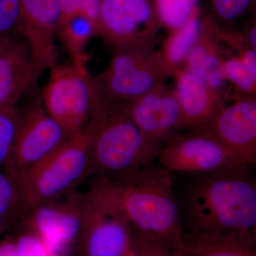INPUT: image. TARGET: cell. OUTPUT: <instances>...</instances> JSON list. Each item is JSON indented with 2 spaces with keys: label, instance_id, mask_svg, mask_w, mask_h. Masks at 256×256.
<instances>
[{
  "label": "cell",
  "instance_id": "1",
  "mask_svg": "<svg viewBox=\"0 0 256 256\" xmlns=\"http://www.w3.org/2000/svg\"><path fill=\"white\" fill-rule=\"evenodd\" d=\"M87 193L119 214L133 238L184 246L186 235L174 178L159 163L121 176L97 175Z\"/></svg>",
  "mask_w": 256,
  "mask_h": 256
},
{
  "label": "cell",
  "instance_id": "2",
  "mask_svg": "<svg viewBox=\"0 0 256 256\" xmlns=\"http://www.w3.org/2000/svg\"><path fill=\"white\" fill-rule=\"evenodd\" d=\"M252 168L198 175L182 193L180 213L186 239L236 234L256 238V180Z\"/></svg>",
  "mask_w": 256,
  "mask_h": 256
},
{
  "label": "cell",
  "instance_id": "3",
  "mask_svg": "<svg viewBox=\"0 0 256 256\" xmlns=\"http://www.w3.org/2000/svg\"><path fill=\"white\" fill-rule=\"evenodd\" d=\"M88 127L92 174L121 176L156 160L160 148L141 132L124 107L108 104L95 89Z\"/></svg>",
  "mask_w": 256,
  "mask_h": 256
},
{
  "label": "cell",
  "instance_id": "4",
  "mask_svg": "<svg viewBox=\"0 0 256 256\" xmlns=\"http://www.w3.org/2000/svg\"><path fill=\"white\" fill-rule=\"evenodd\" d=\"M89 175H92L90 132L87 124L18 178L22 214L40 204L74 191Z\"/></svg>",
  "mask_w": 256,
  "mask_h": 256
},
{
  "label": "cell",
  "instance_id": "5",
  "mask_svg": "<svg viewBox=\"0 0 256 256\" xmlns=\"http://www.w3.org/2000/svg\"><path fill=\"white\" fill-rule=\"evenodd\" d=\"M43 87L42 104L47 114L68 136L84 129L92 117L94 76L87 64L69 60L50 69Z\"/></svg>",
  "mask_w": 256,
  "mask_h": 256
},
{
  "label": "cell",
  "instance_id": "6",
  "mask_svg": "<svg viewBox=\"0 0 256 256\" xmlns=\"http://www.w3.org/2000/svg\"><path fill=\"white\" fill-rule=\"evenodd\" d=\"M110 50L107 68L94 77L96 92L110 105L124 107L164 84L169 77L154 52L126 48Z\"/></svg>",
  "mask_w": 256,
  "mask_h": 256
},
{
  "label": "cell",
  "instance_id": "7",
  "mask_svg": "<svg viewBox=\"0 0 256 256\" xmlns=\"http://www.w3.org/2000/svg\"><path fill=\"white\" fill-rule=\"evenodd\" d=\"M160 28L154 0H100L98 36L110 48L151 52Z\"/></svg>",
  "mask_w": 256,
  "mask_h": 256
},
{
  "label": "cell",
  "instance_id": "8",
  "mask_svg": "<svg viewBox=\"0 0 256 256\" xmlns=\"http://www.w3.org/2000/svg\"><path fill=\"white\" fill-rule=\"evenodd\" d=\"M191 130L178 133L160 148L156 161L172 174L198 176L250 166L208 133Z\"/></svg>",
  "mask_w": 256,
  "mask_h": 256
},
{
  "label": "cell",
  "instance_id": "9",
  "mask_svg": "<svg viewBox=\"0 0 256 256\" xmlns=\"http://www.w3.org/2000/svg\"><path fill=\"white\" fill-rule=\"evenodd\" d=\"M69 136L47 114L40 92L18 110L11 156L4 165L16 178L58 148Z\"/></svg>",
  "mask_w": 256,
  "mask_h": 256
},
{
  "label": "cell",
  "instance_id": "10",
  "mask_svg": "<svg viewBox=\"0 0 256 256\" xmlns=\"http://www.w3.org/2000/svg\"><path fill=\"white\" fill-rule=\"evenodd\" d=\"M79 256H134L130 228L116 210L86 193L82 196Z\"/></svg>",
  "mask_w": 256,
  "mask_h": 256
},
{
  "label": "cell",
  "instance_id": "11",
  "mask_svg": "<svg viewBox=\"0 0 256 256\" xmlns=\"http://www.w3.org/2000/svg\"><path fill=\"white\" fill-rule=\"evenodd\" d=\"M82 194L74 191L24 212L21 225L38 234L60 256L78 242L82 228Z\"/></svg>",
  "mask_w": 256,
  "mask_h": 256
},
{
  "label": "cell",
  "instance_id": "12",
  "mask_svg": "<svg viewBox=\"0 0 256 256\" xmlns=\"http://www.w3.org/2000/svg\"><path fill=\"white\" fill-rule=\"evenodd\" d=\"M200 130L208 133L245 164H256V96L236 98Z\"/></svg>",
  "mask_w": 256,
  "mask_h": 256
},
{
  "label": "cell",
  "instance_id": "13",
  "mask_svg": "<svg viewBox=\"0 0 256 256\" xmlns=\"http://www.w3.org/2000/svg\"><path fill=\"white\" fill-rule=\"evenodd\" d=\"M60 20L57 0H20L16 32L28 44L42 74L58 63L56 41Z\"/></svg>",
  "mask_w": 256,
  "mask_h": 256
},
{
  "label": "cell",
  "instance_id": "14",
  "mask_svg": "<svg viewBox=\"0 0 256 256\" xmlns=\"http://www.w3.org/2000/svg\"><path fill=\"white\" fill-rule=\"evenodd\" d=\"M124 108L141 132L160 148L183 130L181 111L174 90L164 84Z\"/></svg>",
  "mask_w": 256,
  "mask_h": 256
},
{
  "label": "cell",
  "instance_id": "15",
  "mask_svg": "<svg viewBox=\"0 0 256 256\" xmlns=\"http://www.w3.org/2000/svg\"><path fill=\"white\" fill-rule=\"evenodd\" d=\"M42 74L18 32L0 37V110L16 107L34 90Z\"/></svg>",
  "mask_w": 256,
  "mask_h": 256
},
{
  "label": "cell",
  "instance_id": "16",
  "mask_svg": "<svg viewBox=\"0 0 256 256\" xmlns=\"http://www.w3.org/2000/svg\"><path fill=\"white\" fill-rule=\"evenodd\" d=\"M172 76L183 130L203 129L225 105L226 98L184 66Z\"/></svg>",
  "mask_w": 256,
  "mask_h": 256
},
{
  "label": "cell",
  "instance_id": "17",
  "mask_svg": "<svg viewBox=\"0 0 256 256\" xmlns=\"http://www.w3.org/2000/svg\"><path fill=\"white\" fill-rule=\"evenodd\" d=\"M224 58L223 50L214 34L212 18L210 16H203L201 34L184 66L225 96L224 88L226 82L222 74Z\"/></svg>",
  "mask_w": 256,
  "mask_h": 256
},
{
  "label": "cell",
  "instance_id": "18",
  "mask_svg": "<svg viewBox=\"0 0 256 256\" xmlns=\"http://www.w3.org/2000/svg\"><path fill=\"white\" fill-rule=\"evenodd\" d=\"M203 18L196 8L190 18L180 28L170 32L159 50L154 52L158 62L168 76L181 68L198 40L202 30Z\"/></svg>",
  "mask_w": 256,
  "mask_h": 256
},
{
  "label": "cell",
  "instance_id": "19",
  "mask_svg": "<svg viewBox=\"0 0 256 256\" xmlns=\"http://www.w3.org/2000/svg\"><path fill=\"white\" fill-rule=\"evenodd\" d=\"M185 256H256V238L236 234L186 239Z\"/></svg>",
  "mask_w": 256,
  "mask_h": 256
},
{
  "label": "cell",
  "instance_id": "20",
  "mask_svg": "<svg viewBox=\"0 0 256 256\" xmlns=\"http://www.w3.org/2000/svg\"><path fill=\"white\" fill-rule=\"evenodd\" d=\"M97 36V25L92 18L82 14L62 18L57 32V40L66 50L70 60L82 63L87 62V45Z\"/></svg>",
  "mask_w": 256,
  "mask_h": 256
},
{
  "label": "cell",
  "instance_id": "21",
  "mask_svg": "<svg viewBox=\"0 0 256 256\" xmlns=\"http://www.w3.org/2000/svg\"><path fill=\"white\" fill-rule=\"evenodd\" d=\"M222 74L242 96H256V50L244 47L236 54L224 56Z\"/></svg>",
  "mask_w": 256,
  "mask_h": 256
},
{
  "label": "cell",
  "instance_id": "22",
  "mask_svg": "<svg viewBox=\"0 0 256 256\" xmlns=\"http://www.w3.org/2000/svg\"><path fill=\"white\" fill-rule=\"evenodd\" d=\"M198 0H154L160 25L169 32L180 28L198 8Z\"/></svg>",
  "mask_w": 256,
  "mask_h": 256
},
{
  "label": "cell",
  "instance_id": "23",
  "mask_svg": "<svg viewBox=\"0 0 256 256\" xmlns=\"http://www.w3.org/2000/svg\"><path fill=\"white\" fill-rule=\"evenodd\" d=\"M22 214L18 178L6 166L0 170V216L14 220Z\"/></svg>",
  "mask_w": 256,
  "mask_h": 256
},
{
  "label": "cell",
  "instance_id": "24",
  "mask_svg": "<svg viewBox=\"0 0 256 256\" xmlns=\"http://www.w3.org/2000/svg\"><path fill=\"white\" fill-rule=\"evenodd\" d=\"M12 239L18 256H62L40 236L22 225Z\"/></svg>",
  "mask_w": 256,
  "mask_h": 256
},
{
  "label": "cell",
  "instance_id": "25",
  "mask_svg": "<svg viewBox=\"0 0 256 256\" xmlns=\"http://www.w3.org/2000/svg\"><path fill=\"white\" fill-rule=\"evenodd\" d=\"M18 109L0 110V166H4L11 156L16 132Z\"/></svg>",
  "mask_w": 256,
  "mask_h": 256
},
{
  "label": "cell",
  "instance_id": "26",
  "mask_svg": "<svg viewBox=\"0 0 256 256\" xmlns=\"http://www.w3.org/2000/svg\"><path fill=\"white\" fill-rule=\"evenodd\" d=\"M256 0H210L214 21L232 22L245 14Z\"/></svg>",
  "mask_w": 256,
  "mask_h": 256
},
{
  "label": "cell",
  "instance_id": "27",
  "mask_svg": "<svg viewBox=\"0 0 256 256\" xmlns=\"http://www.w3.org/2000/svg\"><path fill=\"white\" fill-rule=\"evenodd\" d=\"M62 18L76 14H82L92 18L98 30V15L100 0H57Z\"/></svg>",
  "mask_w": 256,
  "mask_h": 256
},
{
  "label": "cell",
  "instance_id": "28",
  "mask_svg": "<svg viewBox=\"0 0 256 256\" xmlns=\"http://www.w3.org/2000/svg\"><path fill=\"white\" fill-rule=\"evenodd\" d=\"M133 240L134 256H185V246L172 247L136 238Z\"/></svg>",
  "mask_w": 256,
  "mask_h": 256
},
{
  "label": "cell",
  "instance_id": "29",
  "mask_svg": "<svg viewBox=\"0 0 256 256\" xmlns=\"http://www.w3.org/2000/svg\"><path fill=\"white\" fill-rule=\"evenodd\" d=\"M20 0H0V37L16 32Z\"/></svg>",
  "mask_w": 256,
  "mask_h": 256
},
{
  "label": "cell",
  "instance_id": "30",
  "mask_svg": "<svg viewBox=\"0 0 256 256\" xmlns=\"http://www.w3.org/2000/svg\"><path fill=\"white\" fill-rule=\"evenodd\" d=\"M11 220H10V218L0 216V236H1L2 234L4 233L5 229L8 228V224Z\"/></svg>",
  "mask_w": 256,
  "mask_h": 256
},
{
  "label": "cell",
  "instance_id": "31",
  "mask_svg": "<svg viewBox=\"0 0 256 256\" xmlns=\"http://www.w3.org/2000/svg\"></svg>",
  "mask_w": 256,
  "mask_h": 256
}]
</instances>
